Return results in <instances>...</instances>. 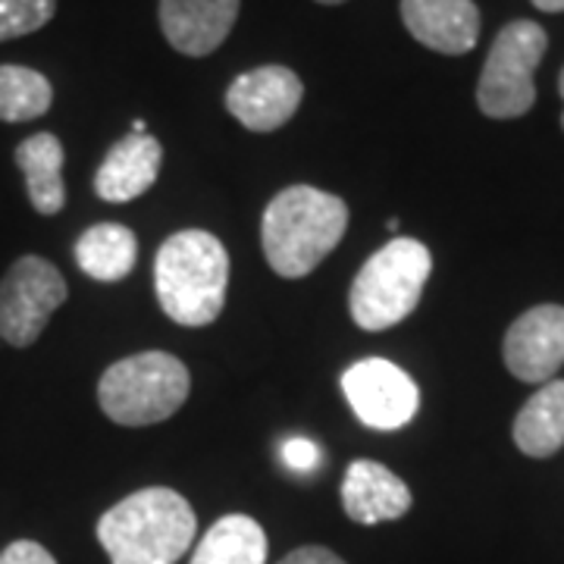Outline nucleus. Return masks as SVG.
Here are the masks:
<instances>
[{
  "mask_svg": "<svg viewBox=\"0 0 564 564\" xmlns=\"http://www.w3.org/2000/svg\"><path fill=\"white\" fill-rule=\"evenodd\" d=\"M348 229V204L314 185H289L267 204L261 245L270 270L282 280L314 273Z\"/></svg>",
  "mask_w": 564,
  "mask_h": 564,
  "instance_id": "1",
  "label": "nucleus"
},
{
  "mask_svg": "<svg viewBox=\"0 0 564 564\" xmlns=\"http://www.w3.org/2000/svg\"><path fill=\"white\" fill-rule=\"evenodd\" d=\"M267 533L248 514H226L202 536L188 564H267Z\"/></svg>",
  "mask_w": 564,
  "mask_h": 564,
  "instance_id": "18",
  "label": "nucleus"
},
{
  "mask_svg": "<svg viewBox=\"0 0 564 564\" xmlns=\"http://www.w3.org/2000/svg\"><path fill=\"white\" fill-rule=\"evenodd\" d=\"M144 129H148V126H144V120L132 122V132H139V135H144Z\"/></svg>",
  "mask_w": 564,
  "mask_h": 564,
  "instance_id": "25",
  "label": "nucleus"
},
{
  "mask_svg": "<svg viewBox=\"0 0 564 564\" xmlns=\"http://www.w3.org/2000/svg\"><path fill=\"white\" fill-rule=\"evenodd\" d=\"M282 462L289 464L292 470H299V474H311L321 464V448H317V443L304 440V436H295V440L282 445Z\"/></svg>",
  "mask_w": 564,
  "mask_h": 564,
  "instance_id": "21",
  "label": "nucleus"
},
{
  "mask_svg": "<svg viewBox=\"0 0 564 564\" xmlns=\"http://www.w3.org/2000/svg\"><path fill=\"white\" fill-rule=\"evenodd\" d=\"M304 85L289 66H258L226 88V110L251 132H276L299 113Z\"/></svg>",
  "mask_w": 564,
  "mask_h": 564,
  "instance_id": "9",
  "label": "nucleus"
},
{
  "mask_svg": "<svg viewBox=\"0 0 564 564\" xmlns=\"http://www.w3.org/2000/svg\"><path fill=\"white\" fill-rule=\"evenodd\" d=\"M57 13V0H0V41L44 29Z\"/></svg>",
  "mask_w": 564,
  "mask_h": 564,
  "instance_id": "20",
  "label": "nucleus"
},
{
  "mask_svg": "<svg viewBox=\"0 0 564 564\" xmlns=\"http://www.w3.org/2000/svg\"><path fill=\"white\" fill-rule=\"evenodd\" d=\"M317 3H326V7H336V3H345V0H317Z\"/></svg>",
  "mask_w": 564,
  "mask_h": 564,
  "instance_id": "27",
  "label": "nucleus"
},
{
  "mask_svg": "<svg viewBox=\"0 0 564 564\" xmlns=\"http://www.w3.org/2000/svg\"><path fill=\"white\" fill-rule=\"evenodd\" d=\"M411 489L399 474H392L380 462H351L343 480L345 514L355 524L373 527L383 521H399L411 508Z\"/></svg>",
  "mask_w": 564,
  "mask_h": 564,
  "instance_id": "14",
  "label": "nucleus"
},
{
  "mask_svg": "<svg viewBox=\"0 0 564 564\" xmlns=\"http://www.w3.org/2000/svg\"><path fill=\"white\" fill-rule=\"evenodd\" d=\"M242 0H161L163 39L185 57H207L229 39Z\"/></svg>",
  "mask_w": 564,
  "mask_h": 564,
  "instance_id": "11",
  "label": "nucleus"
},
{
  "mask_svg": "<svg viewBox=\"0 0 564 564\" xmlns=\"http://www.w3.org/2000/svg\"><path fill=\"white\" fill-rule=\"evenodd\" d=\"M514 445L530 458H549L564 445V380H549L514 417Z\"/></svg>",
  "mask_w": 564,
  "mask_h": 564,
  "instance_id": "17",
  "label": "nucleus"
},
{
  "mask_svg": "<svg viewBox=\"0 0 564 564\" xmlns=\"http://www.w3.org/2000/svg\"><path fill=\"white\" fill-rule=\"evenodd\" d=\"M505 367L521 383H545L564 367V307L536 304L505 333Z\"/></svg>",
  "mask_w": 564,
  "mask_h": 564,
  "instance_id": "10",
  "label": "nucleus"
},
{
  "mask_svg": "<svg viewBox=\"0 0 564 564\" xmlns=\"http://www.w3.org/2000/svg\"><path fill=\"white\" fill-rule=\"evenodd\" d=\"M343 392L355 417L370 430H402L421 408V389L399 364L364 358L343 373Z\"/></svg>",
  "mask_w": 564,
  "mask_h": 564,
  "instance_id": "8",
  "label": "nucleus"
},
{
  "mask_svg": "<svg viewBox=\"0 0 564 564\" xmlns=\"http://www.w3.org/2000/svg\"><path fill=\"white\" fill-rule=\"evenodd\" d=\"M549 35L540 22H508L496 35L489 57L477 85V107L489 120H514L524 117L536 101L533 73L543 63Z\"/></svg>",
  "mask_w": 564,
  "mask_h": 564,
  "instance_id": "6",
  "label": "nucleus"
},
{
  "mask_svg": "<svg viewBox=\"0 0 564 564\" xmlns=\"http://www.w3.org/2000/svg\"><path fill=\"white\" fill-rule=\"evenodd\" d=\"M558 91H562V101H564V69H562V76H558ZM562 129H564V113H562Z\"/></svg>",
  "mask_w": 564,
  "mask_h": 564,
  "instance_id": "26",
  "label": "nucleus"
},
{
  "mask_svg": "<svg viewBox=\"0 0 564 564\" xmlns=\"http://www.w3.org/2000/svg\"><path fill=\"white\" fill-rule=\"evenodd\" d=\"M163 144L154 135L129 132L120 139L95 173V192L107 204H129L141 198L161 176Z\"/></svg>",
  "mask_w": 564,
  "mask_h": 564,
  "instance_id": "13",
  "label": "nucleus"
},
{
  "mask_svg": "<svg viewBox=\"0 0 564 564\" xmlns=\"http://www.w3.org/2000/svg\"><path fill=\"white\" fill-rule=\"evenodd\" d=\"M280 564H345L336 552L323 549V545H302L295 552H289Z\"/></svg>",
  "mask_w": 564,
  "mask_h": 564,
  "instance_id": "23",
  "label": "nucleus"
},
{
  "mask_svg": "<svg viewBox=\"0 0 564 564\" xmlns=\"http://www.w3.org/2000/svg\"><path fill=\"white\" fill-rule=\"evenodd\" d=\"M543 13H564V0H530Z\"/></svg>",
  "mask_w": 564,
  "mask_h": 564,
  "instance_id": "24",
  "label": "nucleus"
},
{
  "mask_svg": "<svg viewBox=\"0 0 564 564\" xmlns=\"http://www.w3.org/2000/svg\"><path fill=\"white\" fill-rule=\"evenodd\" d=\"M433 273V254L417 239H392L358 270L348 292L351 321L367 333H380L414 314L423 285Z\"/></svg>",
  "mask_w": 564,
  "mask_h": 564,
  "instance_id": "4",
  "label": "nucleus"
},
{
  "mask_svg": "<svg viewBox=\"0 0 564 564\" xmlns=\"http://www.w3.org/2000/svg\"><path fill=\"white\" fill-rule=\"evenodd\" d=\"M139 261V239L122 223H95L76 239V263L95 282L126 280Z\"/></svg>",
  "mask_w": 564,
  "mask_h": 564,
  "instance_id": "16",
  "label": "nucleus"
},
{
  "mask_svg": "<svg viewBox=\"0 0 564 564\" xmlns=\"http://www.w3.org/2000/svg\"><path fill=\"white\" fill-rule=\"evenodd\" d=\"M188 367L166 351H141L110 364L98 383L101 411L120 426L170 421L188 402Z\"/></svg>",
  "mask_w": 564,
  "mask_h": 564,
  "instance_id": "5",
  "label": "nucleus"
},
{
  "mask_svg": "<svg viewBox=\"0 0 564 564\" xmlns=\"http://www.w3.org/2000/svg\"><path fill=\"white\" fill-rule=\"evenodd\" d=\"M229 254L207 229H180L158 251L154 289L163 314L180 326H210L223 314Z\"/></svg>",
  "mask_w": 564,
  "mask_h": 564,
  "instance_id": "3",
  "label": "nucleus"
},
{
  "mask_svg": "<svg viewBox=\"0 0 564 564\" xmlns=\"http://www.w3.org/2000/svg\"><path fill=\"white\" fill-rule=\"evenodd\" d=\"M195 511L176 489L148 486L126 496L98 521L110 564H176L195 540Z\"/></svg>",
  "mask_w": 564,
  "mask_h": 564,
  "instance_id": "2",
  "label": "nucleus"
},
{
  "mask_svg": "<svg viewBox=\"0 0 564 564\" xmlns=\"http://www.w3.org/2000/svg\"><path fill=\"white\" fill-rule=\"evenodd\" d=\"M13 161L20 166L29 202L41 217H54L61 214L66 204V185H63V141L54 132H35L25 141L17 144Z\"/></svg>",
  "mask_w": 564,
  "mask_h": 564,
  "instance_id": "15",
  "label": "nucleus"
},
{
  "mask_svg": "<svg viewBox=\"0 0 564 564\" xmlns=\"http://www.w3.org/2000/svg\"><path fill=\"white\" fill-rule=\"evenodd\" d=\"M408 35L423 47L458 57L480 41V10L474 0H402Z\"/></svg>",
  "mask_w": 564,
  "mask_h": 564,
  "instance_id": "12",
  "label": "nucleus"
},
{
  "mask_svg": "<svg viewBox=\"0 0 564 564\" xmlns=\"http://www.w3.org/2000/svg\"><path fill=\"white\" fill-rule=\"evenodd\" d=\"M54 104V85L17 63H0V122L41 120Z\"/></svg>",
  "mask_w": 564,
  "mask_h": 564,
  "instance_id": "19",
  "label": "nucleus"
},
{
  "mask_svg": "<svg viewBox=\"0 0 564 564\" xmlns=\"http://www.w3.org/2000/svg\"><path fill=\"white\" fill-rule=\"evenodd\" d=\"M66 295V280L54 263L39 254L20 258L0 280V339L13 348L35 345Z\"/></svg>",
  "mask_w": 564,
  "mask_h": 564,
  "instance_id": "7",
  "label": "nucleus"
},
{
  "mask_svg": "<svg viewBox=\"0 0 564 564\" xmlns=\"http://www.w3.org/2000/svg\"><path fill=\"white\" fill-rule=\"evenodd\" d=\"M0 564H57L54 555L35 540H17L0 552Z\"/></svg>",
  "mask_w": 564,
  "mask_h": 564,
  "instance_id": "22",
  "label": "nucleus"
}]
</instances>
